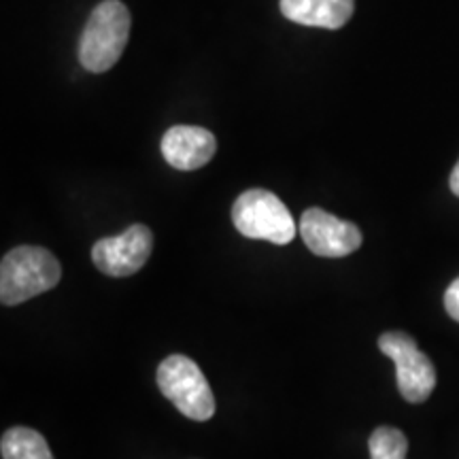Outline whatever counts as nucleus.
Instances as JSON below:
<instances>
[{
    "mask_svg": "<svg viewBox=\"0 0 459 459\" xmlns=\"http://www.w3.org/2000/svg\"><path fill=\"white\" fill-rule=\"evenodd\" d=\"M62 279V266L43 247H15L0 264V300L15 307L30 298L54 290Z\"/></svg>",
    "mask_w": 459,
    "mask_h": 459,
    "instance_id": "1",
    "label": "nucleus"
},
{
    "mask_svg": "<svg viewBox=\"0 0 459 459\" xmlns=\"http://www.w3.org/2000/svg\"><path fill=\"white\" fill-rule=\"evenodd\" d=\"M130 11L122 0H102L91 11L79 41V62L90 73H107L117 65L130 39Z\"/></svg>",
    "mask_w": 459,
    "mask_h": 459,
    "instance_id": "2",
    "label": "nucleus"
},
{
    "mask_svg": "<svg viewBox=\"0 0 459 459\" xmlns=\"http://www.w3.org/2000/svg\"><path fill=\"white\" fill-rule=\"evenodd\" d=\"M232 221L243 237L287 245L296 237L290 209L268 189H247L232 206Z\"/></svg>",
    "mask_w": 459,
    "mask_h": 459,
    "instance_id": "3",
    "label": "nucleus"
},
{
    "mask_svg": "<svg viewBox=\"0 0 459 459\" xmlns=\"http://www.w3.org/2000/svg\"><path fill=\"white\" fill-rule=\"evenodd\" d=\"M156 378L160 392L186 417L206 421L215 415L213 392L196 361L186 355H169L160 361Z\"/></svg>",
    "mask_w": 459,
    "mask_h": 459,
    "instance_id": "4",
    "label": "nucleus"
},
{
    "mask_svg": "<svg viewBox=\"0 0 459 459\" xmlns=\"http://www.w3.org/2000/svg\"><path fill=\"white\" fill-rule=\"evenodd\" d=\"M378 349L394 359L402 398L412 404H421L432 395L436 368L432 359L417 347L415 338L406 332H385L378 338Z\"/></svg>",
    "mask_w": 459,
    "mask_h": 459,
    "instance_id": "5",
    "label": "nucleus"
},
{
    "mask_svg": "<svg viewBox=\"0 0 459 459\" xmlns=\"http://www.w3.org/2000/svg\"><path fill=\"white\" fill-rule=\"evenodd\" d=\"M153 249L152 230L143 223H134L117 237L100 238L91 247L94 266L107 277H130L145 266Z\"/></svg>",
    "mask_w": 459,
    "mask_h": 459,
    "instance_id": "6",
    "label": "nucleus"
},
{
    "mask_svg": "<svg viewBox=\"0 0 459 459\" xmlns=\"http://www.w3.org/2000/svg\"><path fill=\"white\" fill-rule=\"evenodd\" d=\"M300 237L319 257L351 255L361 247V232L351 221H342L324 209H307L300 220Z\"/></svg>",
    "mask_w": 459,
    "mask_h": 459,
    "instance_id": "7",
    "label": "nucleus"
},
{
    "mask_svg": "<svg viewBox=\"0 0 459 459\" xmlns=\"http://www.w3.org/2000/svg\"><path fill=\"white\" fill-rule=\"evenodd\" d=\"M162 156L177 170H198L213 160L217 141L200 126H172L160 143Z\"/></svg>",
    "mask_w": 459,
    "mask_h": 459,
    "instance_id": "8",
    "label": "nucleus"
},
{
    "mask_svg": "<svg viewBox=\"0 0 459 459\" xmlns=\"http://www.w3.org/2000/svg\"><path fill=\"white\" fill-rule=\"evenodd\" d=\"M279 7L296 24L338 30L351 20L355 0H279Z\"/></svg>",
    "mask_w": 459,
    "mask_h": 459,
    "instance_id": "9",
    "label": "nucleus"
},
{
    "mask_svg": "<svg viewBox=\"0 0 459 459\" xmlns=\"http://www.w3.org/2000/svg\"><path fill=\"white\" fill-rule=\"evenodd\" d=\"M3 459H54L48 440L37 429L11 428L0 440Z\"/></svg>",
    "mask_w": 459,
    "mask_h": 459,
    "instance_id": "10",
    "label": "nucleus"
},
{
    "mask_svg": "<svg viewBox=\"0 0 459 459\" xmlns=\"http://www.w3.org/2000/svg\"><path fill=\"white\" fill-rule=\"evenodd\" d=\"M370 459H406L409 440L400 429L381 426L372 432L368 440Z\"/></svg>",
    "mask_w": 459,
    "mask_h": 459,
    "instance_id": "11",
    "label": "nucleus"
},
{
    "mask_svg": "<svg viewBox=\"0 0 459 459\" xmlns=\"http://www.w3.org/2000/svg\"><path fill=\"white\" fill-rule=\"evenodd\" d=\"M445 308L453 319L459 321V277L453 281V283L449 285V290H446Z\"/></svg>",
    "mask_w": 459,
    "mask_h": 459,
    "instance_id": "12",
    "label": "nucleus"
},
{
    "mask_svg": "<svg viewBox=\"0 0 459 459\" xmlns=\"http://www.w3.org/2000/svg\"><path fill=\"white\" fill-rule=\"evenodd\" d=\"M449 186H451V192L459 196V162L455 164V169L451 172V179H449Z\"/></svg>",
    "mask_w": 459,
    "mask_h": 459,
    "instance_id": "13",
    "label": "nucleus"
}]
</instances>
